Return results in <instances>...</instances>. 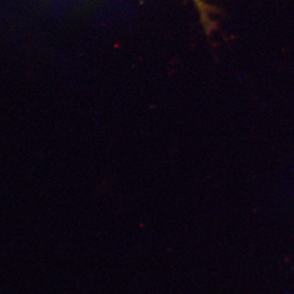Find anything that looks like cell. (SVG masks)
Listing matches in <instances>:
<instances>
[{"instance_id": "1", "label": "cell", "mask_w": 294, "mask_h": 294, "mask_svg": "<svg viewBox=\"0 0 294 294\" xmlns=\"http://www.w3.org/2000/svg\"><path fill=\"white\" fill-rule=\"evenodd\" d=\"M195 2L196 5L199 8V11L202 14V18L204 20V24L205 25V27H207L208 30L212 29V24H211V21L208 18V15L209 13H207V11L209 10V8L207 7L204 2H202L201 0H194Z\"/></svg>"}]
</instances>
